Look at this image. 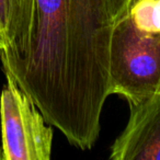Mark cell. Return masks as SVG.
Here are the masks:
<instances>
[{
  "label": "cell",
  "mask_w": 160,
  "mask_h": 160,
  "mask_svg": "<svg viewBox=\"0 0 160 160\" xmlns=\"http://www.w3.org/2000/svg\"><path fill=\"white\" fill-rule=\"evenodd\" d=\"M114 24L108 0H33L25 51L5 71L46 122L81 150L96 145L111 96L108 70Z\"/></svg>",
  "instance_id": "cell-1"
},
{
  "label": "cell",
  "mask_w": 160,
  "mask_h": 160,
  "mask_svg": "<svg viewBox=\"0 0 160 160\" xmlns=\"http://www.w3.org/2000/svg\"><path fill=\"white\" fill-rule=\"evenodd\" d=\"M110 94L138 104L160 92V33L138 29L128 12L112 32L108 70Z\"/></svg>",
  "instance_id": "cell-2"
},
{
  "label": "cell",
  "mask_w": 160,
  "mask_h": 160,
  "mask_svg": "<svg viewBox=\"0 0 160 160\" xmlns=\"http://www.w3.org/2000/svg\"><path fill=\"white\" fill-rule=\"evenodd\" d=\"M5 76L7 83L0 94L2 159L49 160L53 126L13 78Z\"/></svg>",
  "instance_id": "cell-3"
},
{
  "label": "cell",
  "mask_w": 160,
  "mask_h": 160,
  "mask_svg": "<svg viewBox=\"0 0 160 160\" xmlns=\"http://www.w3.org/2000/svg\"><path fill=\"white\" fill-rule=\"evenodd\" d=\"M110 159L160 160V92L129 105V118L111 146Z\"/></svg>",
  "instance_id": "cell-4"
},
{
  "label": "cell",
  "mask_w": 160,
  "mask_h": 160,
  "mask_svg": "<svg viewBox=\"0 0 160 160\" xmlns=\"http://www.w3.org/2000/svg\"><path fill=\"white\" fill-rule=\"evenodd\" d=\"M33 0H0V55L3 71L9 70L25 51Z\"/></svg>",
  "instance_id": "cell-5"
},
{
  "label": "cell",
  "mask_w": 160,
  "mask_h": 160,
  "mask_svg": "<svg viewBox=\"0 0 160 160\" xmlns=\"http://www.w3.org/2000/svg\"><path fill=\"white\" fill-rule=\"evenodd\" d=\"M128 14L138 29L160 33V0H134Z\"/></svg>",
  "instance_id": "cell-6"
},
{
  "label": "cell",
  "mask_w": 160,
  "mask_h": 160,
  "mask_svg": "<svg viewBox=\"0 0 160 160\" xmlns=\"http://www.w3.org/2000/svg\"><path fill=\"white\" fill-rule=\"evenodd\" d=\"M134 0H108L110 13L114 22L118 21L128 12Z\"/></svg>",
  "instance_id": "cell-7"
},
{
  "label": "cell",
  "mask_w": 160,
  "mask_h": 160,
  "mask_svg": "<svg viewBox=\"0 0 160 160\" xmlns=\"http://www.w3.org/2000/svg\"><path fill=\"white\" fill-rule=\"evenodd\" d=\"M2 49H3V47H2V42H1V38H0V55H1V53H2Z\"/></svg>",
  "instance_id": "cell-8"
},
{
  "label": "cell",
  "mask_w": 160,
  "mask_h": 160,
  "mask_svg": "<svg viewBox=\"0 0 160 160\" xmlns=\"http://www.w3.org/2000/svg\"><path fill=\"white\" fill-rule=\"evenodd\" d=\"M0 159H2V155H1V151H0Z\"/></svg>",
  "instance_id": "cell-9"
}]
</instances>
